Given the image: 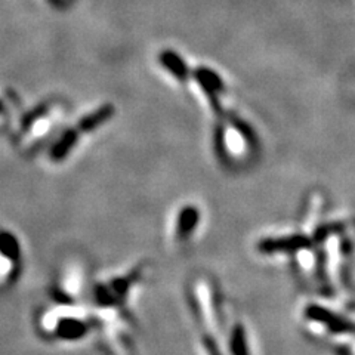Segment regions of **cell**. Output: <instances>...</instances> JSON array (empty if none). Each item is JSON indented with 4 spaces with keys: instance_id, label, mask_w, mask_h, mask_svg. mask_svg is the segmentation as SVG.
<instances>
[{
    "instance_id": "6da1fadb",
    "label": "cell",
    "mask_w": 355,
    "mask_h": 355,
    "mask_svg": "<svg viewBox=\"0 0 355 355\" xmlns=\"http://www.w3.org/2000/svg\"><path fill=\"white\" fill-rule=\"evenodd\" d=\"M216 296L212 284L202 279L193 280L187 288V302L207 355H224L218 340L219 304Z\"/></svg>"
},
{
    "instance_id": "7a4b0ae2",
    "label": "cell",
    "mask_w": 355,
    "mask_h": 355,
    "mask_svg": "<svg viewBox=\"0 0 355 355\" xmlns=\"http://www.w3.org/2000/svg\"><path fill=\"white\" fill-rule=\"evenodd\" d=\"M146 271V263H139L125 275L111 277L108 280L95 283L92 287L94 305L98 309L119 314L128 320L130 317L128 305L132 288L144 279Z\"/></svg>"
},
{
    "instance_id": "3957f363",
    "label": "cell",
    "mask_w": 355,
    "mask_h": 355,
    "mask_svg": "<svg viewBox=\"0 0 355 355\" xmlns=\"http://www.w3.org/2000/svg\"><path fill=\"white\" fill-rule=\"evenodd\" d=\"M99 321L89 317L77 308L61 305L49 311L40 323L42 331L46 338L60 342H80L91 335Z\"/></svg>"
},
{
    "instance_id": "277c9868",
    "label": "cell",
    "mask_w": 355,
    "mask_h": 355,
    "mask_svg": "<svg viewBox=\"0 0 355 355\" xmlns=\"http://www.w3.org/2000/svg\"><path fill=\"white\" fill-rule=\"evenodd\" d=\"M22 246L19 239L8 230H0V262L3 266L5 282L15 283L22 270Z\"/></svg>"
},
{
    "instance_id": "5b68a950",
    "label": "cell",
    "mask_w": 355,
    "mask_h": 355,
    "mask_svg": "<svg viewBox=\"0 0 355 355\" xmlns=\"http://www.w3.org/2000/svg\"><path fill=\"white\" fill-rule=\"evenodd\" d=\"M313 240L305 234H293L287 237H268L258 241L257 249L262 254H277V253H287L292 254L296 252H301L309 249Z\"/></svg>"
},
{
    "instance_id": "8992f818",
    "label": "cell",
    "mask_w": 355,
    "mask_h": 355,
    "mask_svg": "<svg viewBox=\"0 0 355 355\" xmlns=\"http://www.w3.org/2000/svg\"><path fill=\"white\" fill-rule=\"evenodd\" d=\"M304 314L308 320L315 321L318 324H323L331 333H338V335H355V324L343 318L331 311L326 309L320 305H308L304 311Z\"/></svg>"
},
{
    "instance_id": "52a82bcc",
    "label": "cell",
    "mask_w": 355,
    "mask_h": 355,
    "mask_svg": "<svg viewBox=\"0 0 355 355\" xmlns=\"http://www.w3.org/2000/svg\"><path fill=\"white\" fill-rule=\"evenodd\" d=\"M200 219H202V212L198 207L193 205L184 206L176 215V220L173 225V236L178 243H188L196 231L200 227Z\"/></svg>"
},
{
    "instance_id": "ba28073f",
    "label": "cell",
    "mask_w": 355,
    "mask_h": 355,
    "mask_svg": "<svg viewBox=\"0 0 355 355\" xmlns=\"http://www.w3.org/2000/svg\"><path fill=\"white\" fill-rule=\"evenodd\" d=\"M79 129H69L62 133V137L55 142V146L51 150V159L53 162H62L64 159L69 157V154L74 150L79 141Z\"/></svg>"
},
{
    "instance_id": "9c48e42d",
    "label": "cell",
    "mask_w": 355,
    "mask_h": 355,
    "mask_svg": "<svg viewBox=\"0 0 355 355\" xmlns=\"http://www.w3.org/2000/svg\"><path fill=\"white\" fill-rule=\"evenodd\" d=\"M160 62L164 69H168L169 73L176 77L178 80L185 82L188 79V76H190V70H188V67L184 62V60L180 57V55L172 52V51L162 52Z\"/></svg>"
},
{
    "instance_id": "30bf717a",
    "label": "cell",
    "mask_w": 355,
    "mask_h": 355,
    "mask_svg": "<svg viewBox=\"0 0 355 355\" xmlns=\"http://www.w3.org/2000/svg\"><path fill=\"white\" fill-rule=\"evenodd\" d=\"M114 114V108L113 105H103L99 110L94 111V113H91L89 116L83 117L80 121H79V126H77V129H79L80 132H92L95 130L96 128H99L101 125H104L105 121H108L111 119V116Z\"/></svg>"
},
{
    "instance_id": "8fae6325",
    "label": "cell",
    "mask_w": 355,
    "mask_h": 355,
    "mask_svg": "<svg viewBox=\"0 0 355 355\" xmlns=\"http://www.w3.org/2000/svg\"><path fill=\"white\" fill-rule=\"evenodd\" d=\"M228 349L231 355H250L248 333L241 323L232 326L228 339Z\"/></svg>"
},
{
    "instance_id": "7c38bea8",
    "label": "cell",
    "mask_w": 355,
    "mask_h": 355,
    "mask_svg": "<svg viewBox=\"0 0 355 355\" xmlns=\"http://www.w3.org/2000/svg\"><path fill=\"white\" fill-rule=\"evenodd\" d=\"M196 79L200 83L205 91L209 94V96H216V94L224 91V83H222L220 77L209 69H197Z\"/></svg>"
}]
</instances>
